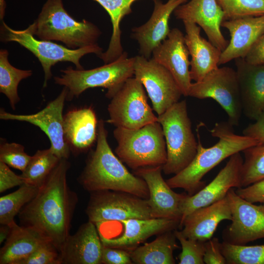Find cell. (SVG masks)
Here are the masks:
<instances>
[{
    "instance_id": "6da1fadb",
    "label": "cell",
    "mask_w": 264,
    "mask_h": 264,
    "mask_svg": "<svg viewBox=\"0 0 264 264\" xmlns=\"http://www.w3.org/2000/svg\"><path fill=\"white\" fill-rule=\"evenodd\" d=\"M70 165L67 159H61L36 196L18 214L21 225L37 230L59 252L70 235L71 222L78 200L77 194L67 183Z\"/></svg>"
},
{
    "instance_id": "7a4b0ae2",
    "label": "cell",
    "mask_w": 264,
    "mask_h": 264,
    "mask_svg": "<svg viewBox=\"0 0 264 264\" xmlns=\"http://www.w3.org/2000/svg\"><path fill=\"white\" fill-rule=\"evenodd\" d=\"M102 119L98 121L96 149L91 152L78 178L89 193L111 190L129 193L148 199L149 192L145 180L130 173L112 151Z\"/></svg>"
},
{
    "instance_id": "3957f363",
    "label": "cell",
    "mask_w": 264,
    "mask_h": 264,
    "mask_svg": "<svg viewBox=\"0 0 264 264\" xmlns=\"http://www.w3.org/2000/svg\"><path fill=\"white\" fill-rule=\"evenodd\" d=\"M233 127L228 121L216 123L210 132L219 140L209 148L202 146L198 131V146L195 158L185 169L166 180L169 186L183 189L188 195L192 196L205 186L202 180L204 176L221 161L260 144L253 138L236 134Z\"/></svg>"
},
{
    "instance_id": "277c9868",
    "label": "cell",
    "mask_w": 264,
    "mask_h": 264,
    "mask_svg": "<svg viewBox=\"0 0 264 264\" xmlns=\"http://www.w3.org/2000/svg\"><path fill=\"white\" fill-rule=\"evenodd\" d=\"M29 26L40 40L60 41L71 49L96 44L101 34L92 22H78L71 17L62 0H47L37 19Z\"/></svg>"
},
{
    "instance_id": "5b68a950",
    "label": "cell",
    "mask_w": 264,
    "mask_h": 264,
    "mask_svg": "<svg viewBox=\"0 0 264 264\" xmlns=\"http://www.w3.org/2000/svg\"><path fill=\"white\" fill-rule=\"evenodd\" d=\"M113 135L117 142L115 154L133 170L163 166L166 162L165 140L158 121L137 129L116 127Z\"/></svg>"
},
{
    "instance_id": "8992f818",
    "label": "cell",
    "mask_w": 264,
    "mask_h": 264,
    "mask_svg": "<svg viewBox=\"0 0 264 264\" xmlns=\"http://www.w3.org/2000/svg\"><path fill=\"white\" fill-rule=\"evenodd\" d=\"M166 145L167 161L162 166L165 175H176L193 161L198 142L193 133L185 100L174 104L158 115Z\"/></svg>"
},
{
    "instance_id": "52a82bcc",
    "label": "cell",
    "mask_w": 264,
    "mask_h": 264,
    "mask_svg": "<svg viewBox=\"0 0 264 264\" xmlns=\"http://www.w3.org/2000/svg\"><path fill=\"white\" fill-rule=\"evenodd\" d=\"M134 57L126 52L116 60L91 69H74L71 66L61 70V76L54 77L56 84L68 89L66 100L78 97L89 88L102 87L107 89L106 96L111 99L124 83L134 75Z\"/></svg>"
},
{
    "instance_id": "ba28073f",
    "label": "cell",
    "mask_w": 264,
    "mask_h": 264,
    "mask_svg": "<svg viewBox=\"0 0 264 264\" xmlns=\"http://www.w3.org/2000/svg\"><path fill=\"white\" fill-rule=\"evenodd\" d=\"M4 32L2 41L15 42L31 52L39 60L43 67L44 80L43 87H46L52 76L51 67L60 62L73 63L77 69H83L80 59L84 55L94 53L100 56L102 48L97 44L77 49L67 48L50 41L36 39L29 26L24 30H15L2 22Z\"/></svg>"
},
{
    "instance_id": "9c48e42d",
    "label": "cell",
    "mask_w": 264,
    "mask_h": 264,
    "mask_svg": "<svg viewBox=\"0 0 264 264\" xmlns=\"http://www.w3.org/2000/svg\"><path fill=\"white\" fill-rule=\"evenodd\" d=\"M108 110L110 118L107 122L116 127L137 129L157 121L144 86L135 77L128 79L111 98Z\"/></svg>"
},
{
    "instance_id": "30bf717a",
    "label": "cell",
    "mask_w": 264,
    "mask_h": 264,
    "mask_svg": "<svg viewBox=\"0 0 264 264\" xmlns=\"http://www.w3.org/2000/svg\"><path fill=\"white\" fill-rule=\"evenodd\" d=\"M85 212L96 226L108 221L151 219L148 199L119 191L91 192Z\"/></svg>"
},
{
    "instance_id": "8fae6325",
    "label": "cell",
    "mask_w": 264,
    "mask_h": 264,
    "mask_svg": "<svg viewBox=\"0 0 264 264\" xmlns=\"http://www.w3.org/2000/svg\"><path fill=\"white\" fill-rule=\"evenodd\" d=\"M188 96L214 99L227 113L228 122L233 126L239 125L242 109L237 73L232 68L218 67L192 83Z\"/></svg>"
},
{
    "instance_id": "7c38bea8",
    "label": "cell",
    "mask_w": 264,
    "mask_h": 264,
    "mask_svg": "<svg viewBox=\"0 0 264 264\" xmlns=\"http://www.w3.org/2000/svg\"><path fill=\"white\" fill-rule=\"evenodd\" d=\"M134 57V75L145 88L158 115L179 101L181 91L170 72L154 60Z\"/></svg>"
},
{
    "instance_id": "4fadbf2b",
    "label": "cell",
    "mask_w": 264,
    "mask_h": 264,
    "mask_svg": "<svg viewBox=\"0 0 264 264\" xmlns=\"http://www.w3.org/2000/svg\"><path fill=\"white\" fill-rule=\"evenodd\" d=\"M231 213V223L223 230V242L236 245L264 238V206L241 197L233 188L227 194Z\"/></svg>"
},
{
    "instance_id": "5bb4252c",
    "label": "cell",
    "mask_w": 264,
    "mask_h": 264,
    "mask_svg": "<svg viewBox=\"0 0 264 264\" xmlns=\"http://www.w3.org/2000/svg\"><path fill=\"white\" fill-rule=\"evenodd\" d=\"M68 93L64 87L60 94L41 110L30 114H16L1 109L0 118L3 120L26 122L39 127L48 137L53 153L60 159H68L70 150L64 133L63 111Z\"/></svg>"
},
{
    "instance_id": "9a60e30c",
    "label": "cell",
    "mask_w": 264,
    "mask_h": 264,
    "mask_svg": "<svg viewBox=\"0 0 264 264\" xmlns=\"http://www.w3.org/2000/svg\"><path fill=\"white\" fill-rule=\"evenodd\" d=\"M243 161L240 152L233 154L210 183L194 195L187 194L182 199L179 228L185 217L194 211L223 198L232 188L242 187L241 174Z\"/></svg>"
},
{
    "instance_id": "2e32d148",
    "label": "cell",
    "mask_w": 264,
    "mask_h": 264,
    "mask_svg": "<svg viewBox=\"0 0 264 264\" xmlns=\"http://www.w3.org/2000/svg\"><path fill=\"white\" fill-rule=\"evenodd\" d=\"M162 166L141 168L134 174L146 182L149 192L148 199L152 218H169L181 220L180 205L186 193L175 192L162 176Z\"/></svg>"
},
{
    "instance_id": "e0dca14e",
    "label": "cell",
    "mask_w": 264,
    "mask_h": 264,
    "mask_svg": "<svg viewBox=\"0 0 264 264\" xmlns=\"http://www.w3.org/2000/svg\"><path fill=\"white\" fill-rule=\"evenodd\" d=\"M152 54V59L172 74L182 95L188 96L192 80L189 68L190 54L182 32L176 28L170 30L167 38L154 49Z\"/></svg>"
},
{
    "instance_id": "ac0fdd59",
    "label": "cell",
    "mask_w": 264,
    "mask_h": 264,
    "mask_svg": "<svg viewBox=\"0 0 264 264\" xmlns=\"http://www.w3.org/2000/svg\"><path fill=\"white\" fill-rule=\"evenodd\" d=\"M174 13L176 19L200 27L209 41L221 51L226 47L228 43L220 29L224 14L217 0H190L178 6Z\"/></svg>"
},
{
    "instance_id": "d6986e66",
    "label": "cell",
    "mask_w": 264,
    "mask_h": 264,
    "mask_svg": "<svg viewBox=\"0 0 264 264\" xmlns=\"http://www.w3.org/2000/svg\"><path fill=\"white\" fill-rule=\"evenodd\" d=\"M103 247L96 225L88 220L66 240L60 252L61 264H101Z\"/></svg>"
},
{
    "instance_id": "ffe728a7",
    "label": "cell",
    "mask_w": 264,
    "mask_h": 264,
    "mask_svg": "<svg viewBox=\"0 0 264 264\" xmlns=\"http://www.w3.org/2000/svg\"><path fill=\"white\" fill-rule=\"evenodd\" d=\"M124 231L120 236L109 238L100 234L103 245L131 251L149 238L179 227L180 220L169 218L130 219L119 221Z\"/></svg>"
},
{
    "instance_id": "44dd1931",
    "label": "cell",
    "mask_w": 264,
    "mask_h": 264,
    "mask_svg": "<svg viewBox=\"0 0 264 264\" xmlns=\"http://www.w3.org/2000/svg\"><path fill=\"white\" fill-rule=\"evenodd\" d=\"M188 1L169 0L165 3L159 0L154 1V11L149 20L132 30V38L138 42L141 56L150 59L154 49L167 38L170 31L168 23L171 14Z\"/></svg>"
},
{
    "instance_id": "7402d4cb",
    "label": "cell",
    "mask_w": 264,
    "mask_h": 264,
    "mask_svg": "<svg viewBox=\"0 0 264 264\" xmlns=\"http://www.w3.org/2000/svg\"><path fill=\"white\" fill-rule=\"evenodd\" d=\"M235 60L242 112L255 121L264 111V64L251 65L242 58Z\"/></svg>"
},
{
    "instance_id": "603a6c76",
    "label": "cell",
    "mask_w": 264,
    "mask_h": 264,
    "mask_svg": "<svg viewBox=\"0 0 264 264\" xmlns=\"http://www.w3.org/2000/svg\"><path fill=\"white\" fill-rule=\"evenodd\" d=\"M230 40L221 53L219 65L239 58H244L253 44L264 33V15L225 20Z\"/></svg>"
},
{
    "instance_id": "cb8c5ba5",
    "label": "cell",
    "mask_w": 264,
    "mask_h": 264,
    "mask_svg": "<svg viewBox=\"0 0 264 264\" xmlns=\"http://www.w3.org/2000/svg\"><path fill=\"white\" fill-rule=\"evenodd\" d=\"M232 220V213L227 196L210 205L199 208L189 214L180 228L186 238L206 242L211 239L222 220Z\"/></svg>"
},
{
    "instance_id": "d4e9b609",
    "label": "cell",
    "mask_w": 264,
    "mask_h": 264,
    "mask_svg": "<svg viewBox=\"0 0 264 264\" xmlns=\"http://www.w3.org/2000/svg\"><path fill=\"white\" fill-rule=\"evenodd\" d=\"M96 114L91 107L70 110L64 116L65 140L75 154L88 151L97 138Z\"/></svg>"
},
{
    "instance_id": "484cf974",
    "label": "cell",
    "mask_w": 264,
    "mask_h": 264,
    "mask_svg": "<svg viewBox=\"0 0 264 264\" xmlns=\"http://www.w3.org/2000/svg\"><path fill=\"white\" fill-rule=\"evenodd\" d=\"M183 22L186 32L185 42L191 56L190 76L192 80L198 82L218 67L222 51L201 36V28L196 23Z\"/></svg>"
},
{
    "instance_id": "4316f807",
    "label": "cell",
    "mask_w": 264,
    "mask_h": 264,
    "mask_svg": "<svg viewBox=\"0 0 264 264\" xmlns=\"http://www.w3.org/2000/svg\"><path fill=\"white\" fill-rule=\"evenodd\" d=\"M47 241L36 229L15 223L0 249V264H18Z\"/></svg>"
},
{
    "instance_id": "83f0119b",
    "label": "cell",
    "mask_w": 264,
    "mask_h": 264,
    "mask_svg": "<svg viewBox=\"0 0 264 264\" xmlns=\"http://www.w3.org/2000/svg\"><path fill=\"white\" fill-rule=\"evenodd\" d=\"M174 231L158 234L155 240L137 246L131 251L133 264H174V251L179 247Z\"/></svg>"
},
{
    "instance_id": "f1b7e54d",
    "label": "cell",
    "mask_w": 264,
    "mask_h": 264,
    "mask_svg": "<svg viewBox=\"0 0 264 264\" xmlns=\"http://www.w3.org/2000/svg\"><path fill=\"white\" fill-rule=\"evenodd\" d=\"M94 0L99 3L107 11L112 23V32L108 48L98 56L105 64H108L116 60L124 52L121 42L120 22L126 15L132 12V5L137 0Z\"/></svg>"
},
{
    "instance_id": "f546056e",
    "label": "cell",
    "mask_w": 264,
    "mask_h": 264,
    "mask_svg": "<svg viewBox=\"0 0 264 264\" xmlns=\"http://www.w3.org/2000/svg\"><path fill=\"white\" fill-rule=\"evenodd\" d=\"M6 49L0 50V92L8 99L10 107L15 110L20 101L18 87L23 79L31 76V70H22L12 66L8 60Z\"/></svg>"
},
{
    "instance_id": "4dcf8cb0",
    "label": "cell",
    "mask_w": 264,
    "mask_h": 264,
    "mask_svg": "<svg viewBox=\"0 0 264 264\" xmlns=\"http://www.w3.org/2000/svg\"><path fill=\"white\" fill-rule=\"evenodd\" d=\"M40 187L24 183L15 191L0 198V223L11 227L22 209L37 194Z\"/></svg>"
},
{
    "instance_id": "1f68e13d",
    "label": "cell",
    "mask_w": 264,
    "mask_h": 264,
    "mask_svg": "<svg viewBox=\"0 0 264 264\" xmlns=\"http://www.w3.org/2000/svg\"><path fill=\"white\" fill-rule=\"evenodd\" d=\"M51 149L38 150L21 176L25 183L40 187L60 160Z\"/></svg>"
},
{
    "instance_id": "d6a6232c",
    "label": "cell",
    "mask_w": 264,
    "mask_h": 264,
    "mask_svg": "<svg viewBox=\"0 0 264 264\" xmlns=\"http://www.w3.org/2000/svg\"><path fill=\"white\" fill-rule=\"evenodd\" d=\"M244 159L241 169L242 187L264 179V143L248 147L242 152Z\"/></svg>"
},
{
    "instance_id": "836d02e7",
    "label": "cell",
    "mask_w": 264,
    "mask_h": 264,
    "mask_svg": "<svg viewBox=\"0 0 264 264\" xmlns=\"http://www.w3.org/2000/svg\"><path fill=\"white\" fill-rule=\"evenodd\" d=\"M227 264H264V244L236 245L221 242Z\"/></svg>"
},
{
    "instance_id": "e575fe53",
    "label": "cell",
    "mask_w": 264,
    "mask_h": 264,
    "mask_svg": "<svg viewBox=\"0 0 264 264\" xmlns=\"http://www.w3.org/2000/svg\"><path fill=\"white\" fill-rule=\"evenodd\" d=\"M224 21L264 15V0H217Z\"/></svg>"
},
{
    "instance_id": "d590c367",
    "label": "cell",
    "mask_w": 264,
    "mask_h": 264,
    "mask_svg": "<svg viewBox=\"0 0 264 264\" xmlns=\"http://www.w3.org/2000/svg\"><path fill=\"white\" fill-rule=\"evenodd\" d=\"M182 250L178 256L179 264H204L205 242L185 238L181 231L174 230Z\"/></svg>"
},
{
    "instance_id": "8d00e7d4",
    "label": "cell",
    "mask_w": 264,
    "mask_h": 264,
    "mask_svg": "<svg viewBox=\"0 0 264 264\" xmlns=\"http://www.w3.org/2000/svg\"><path fill=\"white\" fill-rule=\"evenodd\" d=\"M32 156L26 154L24 147L16 143L2 142L0 145V161L22 172Z\"/></svg>"
},
{
    "instance_id": "74e56055",
    "label": "cell",
    "mask_w": 264,
    "mask_h": 264,
    "mask_svg": "<svg viewBox=\"0 0 264 264\" xmlns=\"http://www.w3.org/2000/svg\"><path fill=\"white\" fill-rule=\"evenodd\" d=\"M18 264H61L60 252L52 242L47 241Z\"/></svg>"
},
{
    "instance_id": "f35d334b",
    "label": "cell",
    "mask_w": 264,
    "mask_h": 264,
    "mask_svg": "<svg viewBox=\"0 0 264 264\" xmlns=\"http://www.w3.org/2000/svg\"><path fill=\"white\" fill-rule=\"evenodd\" d=\"M101 264H131L133 263L130 251L123 249L103 245Z\"/></svg>"
},
{
    "instance_id": "ab89813d",
    "label": "cell",
    "mask_w": 264,
    "mask_h": 264,
    "mask_svg": "<svg viewBox=\"0 0 264 264\" xmlns=\"http://www.w3.org/2000/svg\"><path fill=\"white\" fill-rule=\"evenodd\" d=\"M203 261L206 264H227L221 252V242L218 238H212L205 242Z\"/></svg>"
},
{
    "instance_id": "60d3db41",
    "label": "cell",
    "mask_w": 264,
    "mask_h": 264,
    "mask_svg": "<svg viewBox=\"0 0 264 264\" xmlns=\"http://www.w3.org/2000/svg\"><path fill=\"white\" fill-rule=\"evenodd\" d=\"M236 193L242 198L253 203L264 201V179L245 187L237 188Z\"/></svg>"
},
{
    "instance_id": "b9f144b4",
    "label": "cell",
    "mask_w": 264,
    "mask_h": 264,
    "mask_svg": "<svg viewBox=\"0 0 264 264\" xmlns=\"http://www.w3.org/2000/svg\"><path fill=\"white\" fill-rule=\"evenodd\" d=\"M25 183L21 175H17L7 165L0 161V193Z\"/></svg>"
},
{
    "instance_id": "7bdbcfd3",
    "label": "cell",
    "mask_w": 264,
    "mask_h": 264,
    "mask_svg": "<svg viewBox=\"0 0 264 264\" xmlns=\"http://www.w3.org/2000/svg\"><path fill=\"white\" fill-rule=\"evenodd\" d=\"M243 59L251 65L264 64V33L253 44Z\"/></svg>"
},
{
    "instance_id": "ee69618b",
    "label": "cell",
    "mask_w": 264,
    "mask_h": 264,
    "mask_svg": "<svg viewBox=\"0 0 264 264\" xmlns=\"http://www.w3.org/2000/svg\"><path fill=\"white\" fill-rule=\"evenodd\" d=\"M242 134L256 139L259 143H264V111L242 131Z\"/></svg>"
},
{
    "instance_id": "f6af8a7d",
    "label": "cell",
    "mask_w": 264,
    "mask_h": 264,
    "mask_svg": "<svg viewBox=\"0 0 264 264\" xmlns=\"http://www.w3.org/2000/svg\"><path fill=\"white\" fill-rule=\"evenodd\" d=\"M1 225L0 227V243L6 240L10 232L9 226L5 224Z\"/></svg>"
},
{
    "instance_id": "bcb514c9",
    "label": "cell",
    "mask_w": 264,
    "mask_h": 264,
    "mask_svg": "<svg viewBox=\"0 0 264 264\" xmlns=\"http://www.w3.org/2000/svg\"><path fill=\"white\" fill-rule=\"evenodd\" d=\"M6 3L4 0H0V18L2 20L5 13Z\"/></svg>"
},
{
    "instance_id": "7dc6e473",
    "label": "cell",
    "mask_w": 264,
    "mask_h": 264,
    "mask_svg": "<svg viewBox=\"0 0 264 264\" xmlns=\"http://www.w3.org/2000/svg\"><path fill=\"white\" fill-rule=\"evenodd\" d=\"M262 204L264 206V201L263 202Z\"/></svg>"
}]
</instances>
